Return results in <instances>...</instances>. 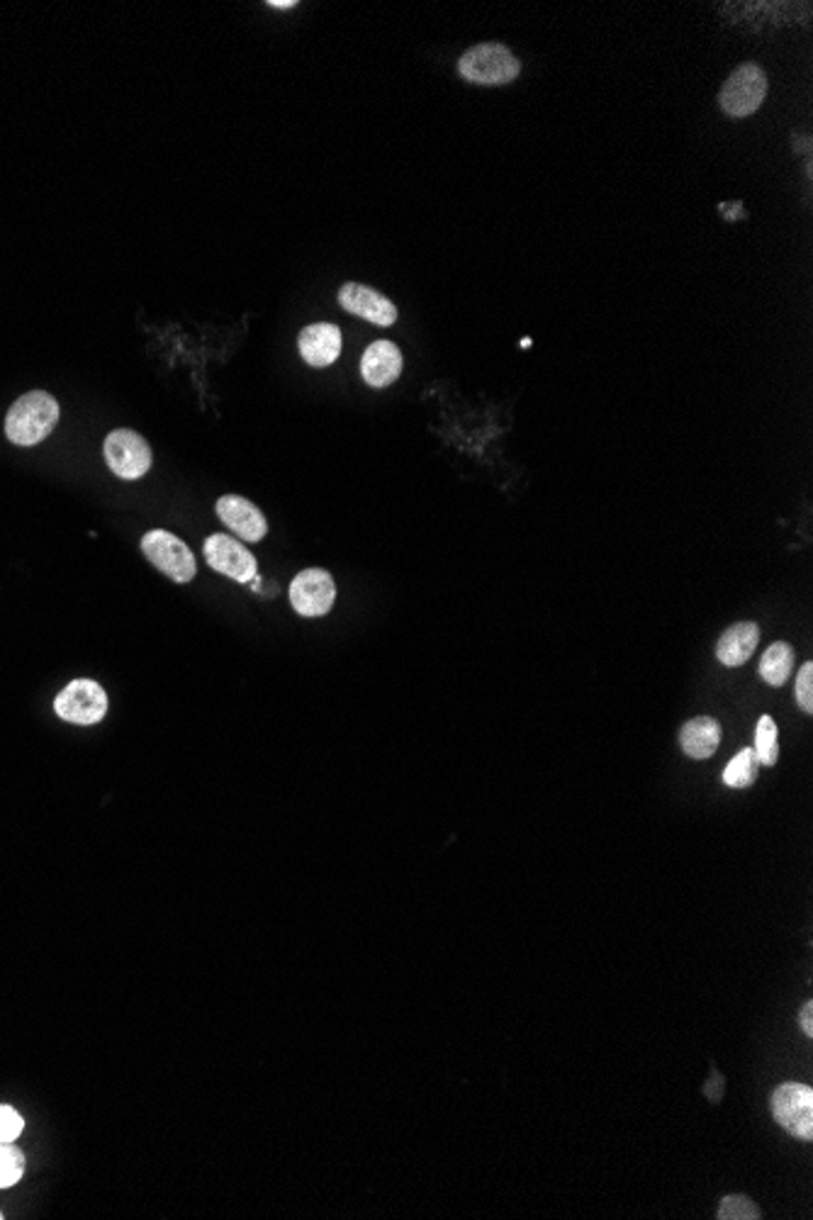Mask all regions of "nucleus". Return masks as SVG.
<instances>
[{
    "mask_svg": "<svg viewBox=\"0 0 813 1220\" xmlns=\"http://www.w3.org/2000/svg\"><path fill=\"white\" fill-rule=\"evenodd\" d=\"M59 403L49 393H25L8 409L5 437L15 447H35V443L47 439L54 427L59 425Z\"/></svg>",
    "mask_w": 813,
    "mask_h": 1220,
    "instance_id": "obj_1",
    "label": "nucleus"
},
{
    "mask_svg": "<svg viewBox=\"0 0 813 1220\" xmlns=\"http://www.w3.org/2000/svg\"><path fill=\"white\" fill-rule=\"evenodd\" d=\"M459 74L467 83L477 86H507L521 74L519 59L509 47L497 42L475 44L459 61Z\"/></svg>",
    "mask_w": 813,
    "mask_h": 1220,
    "instance_id": "obj_2",
    "label": "nucleus"
},
{
    "mask_svg": "<svg viewBox=\"0 0 813 1220\" xmlns=\"http://www.w3.org/2000/svg\"><path fill=\"white\" fill-rule=\"evenodd\" d=\"M767 95V76L760 64H743L721 86L719 105L731 117H748L760 110Z\"/></svg>",
    "mask_w": 813,
    "mask_h": 1220,
    "instance_id": "obj_3",
    "label": "nucleus"
},
{
    "mask_svg": "<svg viewBox=\"0 0 813 1220\" xmlns=\"http://www.w3.org/2000/svg\"><path fill=\"white\" fill-rule=\"evenodd\" d=\"M142 551L154 568L169 575L173 583H191L197 573L193 551L188 543L178 539L171 531L154 529L142 539Z\"/></svg>",
    "mask_w": 813,
    "mask_h": 1220,
    "instance_id": "obj_4",
    "label": "nucleus"
},
{
    "mask_svg": "<svg viewBox=\"0 0 813 1220\" xmlns=\"http://www.w3.org/2000/svg\"><path fill=\"white\" fill-rule=\"evenodd\" d=\"M105 463L122 481H139L151 468V449L147 439L132 429H115L105 439Z\"/></svg>",
    "mask_w": 813,
    "mask_h": 1220,
    "instance_id": "obj_5",
    "label": "nucleus"
},
{
    "mask_svg": "<svg viewBox=\"0 0 813 1220\" xmlns=\"http://www.w3.org/2000/svg\"><path fill=\"white\" fill-rule=\"evenodd\" d=\"M772 1116L789 1136L813 1138V1089L809 1084L789 1082L772 1094Z\"/></svg>",
    "mask_w": 813,
    "mask_h": 1220,
    "instance_id": "obj_6",
    "label": "nucleus"
},
{
    "mask_svg": "<svg viewBox=\"0 0 813 1220\" xmlns=\"http://www.w3.org/2000/svg\"><path fill=\"white\" fill-rule=\"evenodd\" d=\"M54 712L69 724L93 726L108 712V694L93 680H74L54 700Z\"/></svg>",
    "mask_w": 813,
    "mask_h": 1220,
    "instance_id": "obj_7",
    "label": "nucleus"
},
{
    "mask_svg": "<svg viewBox=\"0 0 813 1220\" xmlns=\"http://www.w3.org/2000/svg\"><path fill=\"white\" fill-rule=\"evenodd\" d=\"M337 602V585L331 573L307 568L291 583V605L300 617H325Z\"/></svg>",
    "mask_w": 813,
    "mask_h": 1220,
    "instance_id": "obj_8",
    "label": "nucleus"
},
{
    "mask_svg": "<svg viewBox=\"0 0 813 1220\" xmlns=\"http://www.w3.org/2000/svg\"><path fill=\"white\" fill-rule=\"evenodd\" d=\"M203 553L210 568L227 575V578L237 583H251L256 575H259L256 573L259 571V563H256L253 553L244 546L241 541L232 539L227 534L207 536Z\"/></svg>",
    "mask_w": 813,
    "mask_h": 1220,
    "instance_id": "obj_9",
    "label": "nucleus"
},
{
    "mask_svg": "<svg viewBox=\"0 0 813 1220\" xmlns=\"http://www.w3.org/2000/svg\"><path fill=\"white\" fill-rule=\"evenodd\" d=\"M337 301L349 315L369 319L377 327H393L397 319V307L393 305V301L369 285L343 283L339 287Z\"/></svg>",
    "mask_w": 813,
    "mask_h": 1220,
    "instance_id": "obj_10",
    "label": "nucleus"
},
{
    "mask_svg": "<svg viewBox=\"0 0 813 1220\" xmlns=\"http://www.w3.org/2000/svg\"><path fill=\"white\" fill-rule=\"evenodd\" d=\"M215 509H217V517L225 521V527L234 531V536L241 541L256 543L269 534V521H266L261 509L253 502H249L247 497L222 495Z\"/></svg>",
    "mask_w": 813,
    "mask_h": 1220,
    "instance_id": "obj_11",
    "label": "nucleus"
},
{
    "mask_svg": "<svg viewBox=\"0 0 813 1220\" xmlns=\"http://www.w3.org/2000/svg\"><path fill=\"white\" fill-rule=\"evenodd\" d=\"M300 357L309 363L312 369H327L334 361L341 357V329L331 321H317L309 325L297 337Z\"/></svg>",
    "mask_w": 813,
    "mask_h": 1220,
    "instance_id": "obj_12",
    "label": "nucleus"
},
{
    "mask_svg": "<svg viewBox=\"0 0 813 1220\" xmlns=\"http://www.w3.org/2000/svg\"><path fill=\"white\" fill-rule=\"evenodd\" d=\"M403 351L395 341H373L361 359V375L371 387L393 385L403 373Z\"/></svg>",
    "mask_w": 813,
    "mask_h": 1220,
    "instance_id": "obj_13",
    "label": "nucleus"
},
{
    "mask_svg": "<svg viewBox=\"0 0 813 1220\" xmlns=\"http://www.w3.org/2000/svg\"><path fill=\"white\" fill-rule=\"evenodd\" d=\"M757 643H760V626L753 621H741L719 639L716 658L729 668H741L743 663L750 660Z\"/></svg>",
    "mask_w": 813,
    "mask_h": 1220,
    "instance_id": "obj_14",
    "label": "nucleus"
},
{
    "mask_svg": "<svg viewBox=\"0 0 813 1220\" xmlns=\"http://www.w3.org/2000/svg\"><path fill=\"white\" fill-rule=\"evenodd\" d=\"M679 743H682V750L689 758L707 760L721 746V724L711 716H697L687 721L682 731H679Z\"/></svg>",
    "mask_w": 813,
    "mask_h": 1220,
    "instance_id": "obj_15",
    "label": "nucleus"
},
{
    "mask_svg": "<svg viewBox=\"0 0 813 1220\" xmlns=\"http://www.w3.org/2000/svg\"><path fill=\"white\" fill-rule=\"evenodd\" d=\"M792 670H794V651H792V646H789V643H784V641L772 643V646L765 651V656L760 660V678L767 685L782 687L789 680Z\"/></svg>",
    "mask_w": 813,
    "mask_h": 1220,
    "instance_id": "obj_16",
    "label": "nucleus"
},
{
    "mask_svg": "<svg viewBox=\"0 0 813 1220\" xmlns=\"http://www.w3.org/2000/svg\"><path fill=\"white\" fill-rule=\"evenodd\" d=\"M757 765L760 762L755 758V750L741 748L738 756L726 765L723 782H726V787H733V790H745V787H750L757 778Z\"/></svg>",
    "mask_w": 813,
    "mask_h": 1220,
    "instance_id": "obj_17",
    "label": "nucleus"
},
{
    "mask_svg": "<svg viewBox=\"0 0 813 1220\" xmlns=\"http://www.w3.org/2000/svg\"><path fill=\"white\" fill-rule=\"evenodd\" d=\"M755 758L765 768H772L779 758V746H777V724L772 716H760L757 721V728H755Z\"/></svg>",
    "mask_w": 813,
    "mask_h": 1220,
    "instance_id": "obj_18",
    "label": "nucleus"
},
{
    "mask_svg": "<svg viewBox=\"0 0 813 1220\" xmlns=\"http://www.w3.org/2000/svg\"><path fill=\"white\" fill-rule=\"evenodd\" d=\"M25 1172V1157L10 1142H0V1189L15 1186Z\"/></svg>",
    "mask_w": 813,
    "mask_h": 1220,
    "instance_id": "obj_19",
    "label": "nucleus"
},
{
    "mask_svg": "<svg viewBox=\"0 0 813 1220\" xmlns=\"http://www.w3.org/2000/svg\"><path fill=\"white\" fill-rule=\"evenodd\" d=\"M716 1218L719 1220H760L763 1213H760V1208H757L750 1199H745V1196H738V1194H731L721 1201Z\"/></svg>",
    "mask_w": 813,
    "mask_h": 1220,
    "instance_id": "obj_20",
    "label": "nucleus"
},
{
    "mask_svg": "<svg viewBox=\"0 0 813 1220\" xmlns=\"http://www.w3.org/2000/svg\"><path fill=\"white\" fill-rule=\"evenodd\" d=\"M22 1128H25V1120L20 1118L15 1108L0 1104V1142H13L20 1138Z\"/></svg>",
    "mask_w": 813,
    "mask_h": 1220,
    "instance_id": "obj_21",
    "label": "nucleus"
},
{
    "mask_svg": "<svg viewBox=\"0 0 813 1220\" xmlns=\"http://www.w3.org/2000/svg\"><path fill=\"white\" fill-rule=\"evenodd\" d=\"M797 702L806 714L813 712V665L804 663L797 675Z\"/></svg>",
    "mask_w": 813,
    "mask_h": 1220,
    "instance_id": "obj_22",
    "label": "nucleus"
},
{
    "mask_svg": "<svg viewBox=\"0 0 813 1220\" xmlns=\"http://www.w3.org/2000/svg\"><path fill=\"white\" fill-rule=\"evenodd\" d=\"M799 1024H801V1028H804V1033L811 1038L813 1036V1004L811 1002H806L804 1008H801Z\"/></svg>",
    "mask_w": 813,
    "mask_h": 1220,
    "instance_id": "obj_23",
    "label": "nucleus"
},
{
    "mask_svg": "<svg viewBox=\"0 0 813 1220\" xmlns=\"http://www.w3.org/2000/svg\"><path fill=\"white\" fill-rule=\"evenodd\" d=\"M711 1080H714V1084L707 1086V1094H709V1099H711V1102H719V1099H721L719 1089L723 1092V1077H719V1074H714V1077H711Z\"/></svg>",
    "mask_w": 813,
    "mask_h": 1220,
    "instance_id": "obj_24",
    "label": "nucleus"
},
{
    "mask_svg": "<svg viewBox=\"0 0 813 1220\" xmlns=\"http://www.w3.org/2000/svg\"><path fill=\"white\" fill-rule=\"evenodd\" d=\"M269 5H271V8H278V10H291V8H295L297 3H295V0H275V3L271 0Z\"/></svg>",
    "mask_w": 813,
    "mask_h": 1220,
    "instance_id": "obj_25",
    "label": "nucleus"
},
{
    "mask_svg": "<svg viewBox=\"0 0 813 1220\" xmlns=\"http://www.w3.org/2000/svg\"><path fill=\"white\" fill-rule=\"evenodd\" d=\"M0 1218H3V1216H0Z\"/></svg>",
    "mask_w": 813,
    "mask_h": 1220,
    "instance_id": "obj_26",
    "label": "nucleus"
}]
</instances>
